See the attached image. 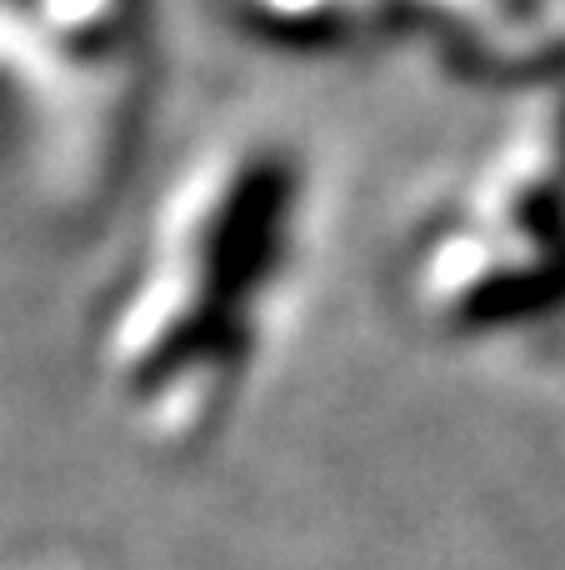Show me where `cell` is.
<instances>
[{
    "label": "cell",
    "mask_w": 565,
    "mask_h": 570,
    "mask_svg": "<svg viewBox=\"0 0 565 570\" xmlns=\"http://www.w3.org/2000/svg\"><path fill=\"white\" fill-rule=\"evenodd\" d=\"M396 285L436 341L565 361V80L410 226Z\"/></svg>",
    "instance_id": "7a4b0ae2"
},
{
    "label": "cell",
    "mask_w": 565,
    "mask_h": 570,
    "mask_svg": "<svg viewBox=\"0 0 565 570\" xmlns=\"http://www.w3.org/2000/svg\"><path fill=\"white\" fill-rule=\"evenodd\" d=\"M260 46L290 56H350L406 36V0H216Z\"/></svg>",
    "instance_id": "277c9868"
},
{
    "label": "cell",
    "mask_w": 565,
    "mask_h": 570,
    "mask_svg": "<svg viewBox=\"0 0 565 570\" xmlns=\"http://www.w3.org/2000/svg\"><path fill=\"white\" fill-rule=\"evenodd\" d=\"M156 90V0H0V146L56 210L120 186Z\"/></svg>",
    "instance_id": "3957f363"
},
{
    "label": "cell",
    "mask_w": 565,
    "mask_h": 570,
    "mask_svg": "<svg viewBox=\"0 0 565 570\" xmlns=\"http://www.w3.org/2000/svg\"><path fill=\"white\" fill-rule=\"evenodd\" d=\"M316 226L296 140H206L156 196L96 321V375L130 435L166 455L216 445L290 325Z\"/></svg>",
    "instance_id": "6da1fadb"
}]
</instances>
